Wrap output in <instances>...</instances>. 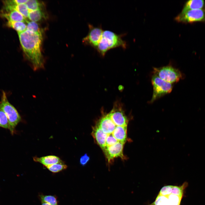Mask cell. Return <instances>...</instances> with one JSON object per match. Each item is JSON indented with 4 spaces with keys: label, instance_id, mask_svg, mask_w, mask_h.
Masks as SVG:
<instances>
[{
    "label": "cell",
    "instance_id": "obj_17",
    "mask_svg": "<svg viewBox=\"0 0 205 205\" xmlns=\"http://www.w3.org/2000/svg\"><path fill=\"white\" fill-rule=\"evenodd\" d=\"M44 16V13L40 9L29 11L28 18L30 21L36 22L40 20Z\"/></svg>",
    "mask_w": 205,
    "mask_h": 205
},
{
    "label": "cell",
    "instance_id": "obj_22",
    "mask_svg": "<svg viewBox=\"0 0 205 205\" xmlns=\"http://www.w3.org/2000/svg\"><path fill=\"white\" fill-rule=\"evenodd\" d=\"M40 198L41 202H46L51 205H58L57 198L54 196L40 195Z\"/></svg>",
    "mask_w": 205,
    "mask_h": 205
},
{
    "label": "cell",
    "instance_id": "obj_12",
    "mask_svg": "<svg viewBox=\"0 0 205 205\" xmlns=\"http://www.w3.org/2000/svg\"><path fill=\"white\" fill-rule=\"evenodd\" d=\"M1 16L8 21L28 22L26 19L19 11L15 9L5 11L2 10Z\"/></svg>",
    "mask_w": 205,
    "mask_h": 205
},
{
    "label": "cell",
    "instance_id": "obj_21",
    "mask_svg": "<svg viewBox=\"0 0 205 205\" xmlns=\"http://www.w3.org/2000/svg\"><path fill=\"white\" fill-rule=\"evenodd\" d=\"M187 183L185 182L180 186H172L171 194L182 198L184 190L187 187Z\"/></svg>",
    "mask_w": 205,
    "mask_h": 205
},
{
    "label": "cell",
    "instance_id": "obj_23",
    "mask_svg": "<svg viewBox=\"0 0 205 205\" xmlns=\"http://www.w3.org/2000/svg\"><path fill=\"white\" fill-rule=\"evenodd\" d=\"M167 197L168 198V205H180L182 198L172 194Z\"/></svg>",
    "mask_w": 205,
    "mask_h": 205
},
{
    "label": "cell",
    "instance_id": "obj_13",
    "mask_svg": "<svg viewBox=\"0 0 205 205\" xmlns=\"http://www.w3.org/2000/svg\"><path fill=\"white\" fill-rule=\"evenodd\" d=\"M33 159L35 162L40 163L46 167L63 161L59 157L54 155H49L40 157H33Z\"/></svg>",
    "mask_w": 205,
    "mask_h": 205
},
{
    "label": "cell",
    "instance_id": "obj_19",
    "mask_svg": "<svg viewBox=\"0 0 205 205\" xmlns=\"http://www.w3.org/2000/svg\"><path fill=\"white\" fill-rule=\"evenodd\" d=\"M13 8L20 13L26 19L28 18L29 11L26 3L17 5L14 6Z\"/></svg>",
    "mask_w": 205,
    "mask_h": 205
},
{
    "label": "cell",
    "instance_id": "obj_30",
    "mask_svg": "<svg viewBox=\"0 0 205 205\" xmlns=\"http://www.w3.org/2000/svg\"><path fill=\"white\" fill-rule=\"evenodd\" d=\"M41 205H51L50 204L44 202H42Z\"/></svg>",
    "mask_w": 205,
    "mask_h": 205
},
{
    "label": "cell",
    "instance_id": "obj_27",
    "mask_svg": "<svg viewBox=\"0 0 205 205\" xmlns=\"http://www.w3.org/2000/svg\"><path fill=\"white\" fill-rule=\"evenodd\" d=\"M118 142L113 136L112 134L108 135L106 141V146L103 150L104 151L108 147L115 144Z\"/></svg>",
    "mask_w": 205,
    "mask_h": 205
},
{
    "label": "cell",
    "instance_id": "obj_16",
    "mask_svg": "<svg viewBox=\"0 0 205 205\" xmlns=\"http://www.w3.org/2000/svg\"><path fill=\"white\" fill-rule=\"evenodd\" d=\"M7 26L15 30L18 33L22 32L26 30V24L25 22L8 21Z\"/></svg>",
    "mask_w": 205,
    "mask_h": 205
},
{
    "label": "cell",
    "instance_id": "obj_4",
    "mask_svg": "<svg viewBox=\"0 0 205 205\" xmlns=\"http://www.w3.org/2000/svg\"><path fill=\"white\" fill-rule=\"evenodd\" d=\"M153 72L161 79L171 84L178 82L183 77L179 70L170 65L154 67Z\"/></svg>",
    "mask_w": 205,
    "mask_h": 205
},
{
    "label": "cell",
    "instance_id": "obj_15",
    "mask_svg": "<svg viewBox=\"0 0 205 205\" xmlns=\"http://www.w3.org/2000/svg\"><path fill=\"white\" fill-rule=\"evenodd\" d=\"M205 9V2L203 0H190L187 1L182 11Z\"/></svg>",
    "mask_w": 205,
    "mask_h": 205
},
{
    "label": "cell",
    "instance_id": "obj_9",
    "mask_svg": "<svg viewBox=\"0 0 205 205\" xmlns=\"http://www.w3.org/2000/svg\"><path fill=\"white\" fill-rule=\"evenodd\" d=\"M124 144L120 142H118L103 151L108 163L116 157H120L123 159H125L123 153Z\"/></svg>",
    "mask_w": 205,
    "mask_h": 205
},
{
    "label": "cell",
    "instance_id": "obj_3",
    "mask_svg": "<svg viewBox=\"0 0 205 205\" xmlns=\"http://www.w3.org/2000/svg\"><path fill=\"white\" fill-rule=\"evenodd\" d=\"M2 96L0 109L6 114L8 121L9 129L13 134L16 126L20 121L21 117L16 108L9 102L4 91Z\"/></svg>",
    "mask_w": 205,
    "mask_h": 205
},
{
    "label": "cell",
    "instance_id": "obj_20",
    "mask_svg": "<svg viewBox=\"0 0 205 205\" xmlns=\"http://www.w3.org/2000/svg\"><path fill=\"white\" fill-rule=\"evenodd\" d=\"M26 4L29 11L41 9L42 4L38 0H28Z\"/></svg>",
    "mask_w": 205,
    "mask_h": 205
},
{
    "label": "cell",
    "instance_id": "obj_10",
    "mask_svg": "<svg viewBox=\"0 0 205 205\" xmlns=\"http://www.w3.org/2000/svg\"><path fill=\"white\" fill-rule=\"evenodd\" d=\"M102 114L96 125L108 135L112 134L117 126L112 121L108 113Z\"/></svg>",
    "mask_w": 205,
    "mask_h": 205
},
{
    "label": "cell",
    "instance_id": "obj_6",
    "mask_svg": "<svg viewBox=\"0 0 205 205\" xmlns=\"http://www.w3.org/2000/svg\"><path fill=\"white\" fill-rule=\"evenodd\" d=\"M175 19L178 22L184 23L205 22V9L181 11Z\"/></svg>",
    "mask_w": 205,
    "mask_h": 205
},
{
    "label": "cell",
    "instance_id": "obj_2",
    "mask_svg": "<svg viewBox=\"0 0 205 205\" xmlns=\"http://www.w3.org/2000/svg\"><path fill=\"white\" fill-rule=\"evenodd\" d=\"M126 42L122 39L121 35L110 31H104L101 39L96 50L102 56L109 50L118 47L125 49Z\"/></svg>",
    "mask_w": 205,
    "mask_h": 205
},
{
    "label": "cell",
    "instance_id": "obj_1",
    "mask_svg": "<svg viewBox=\"0 0 205 205\" xmlns=\"http://www.w3.org/2000/svg\"><path fill=\"white\" fill-rule=\"evenodd\" d=\"M20 42L27 59L34 70L43 68L44 61L41 46L42 32L35 33L27 30L18 33Z\"/></svg>",
    "mask_w": 205,
    "mask_h": 205
},
{
    "label": "cell",
    "instance_id": "obj_8",
    "mask_svg": "<svg viewBox=\"0 0 205 205\" xmlns=\"http://www.w3.org/2000/svg\"><path fill=\"white\" fill-rule=\"evenodd\" d=\"M88 33L83 39L82 42L84 45L90 46L96 49L104 30L100 27H95L90 24H88Z\"/></svg>",
    "mask_w": 205,
    "mask_h": 205
},
{
    "label": "cell",
    "instance_id": "obj_29",
    "mask_svg": "<svg viewBox=\"0 0 205 205\" xmlns=\"http://www.w3.org/2000/svg\"><path fill=\"white\" fill-rule=\"evenodd\" d=\"M89 159V157L87 155V154L86 153L81 156L80 158V163L82 165L84 166L88 163Z\"/></svg>",
    "mask_w": 205,
    "mask_h": 205
},
{
    "label": "cell",
    "instance_id": "obj_25",
    "mask_svg": "<svg viewBox=\"0 0 205 205\" xmlns=\"http://www.w3.org/2000/svg\"><path fill=\"white\" fill-rule=\"evenodd\" d=\"M168 204L167 197L159 194L154 202L150 205H168Z\"/></svg>",
    "mask_w": 205,
    "mask_h": 205
},
{
    "label": "cell",
    "instance_id": "obj_14",
    "mask_svg": "<svg viewBox=\"0 0 205 205\" xmlns=\"http://www.w3.org/2000/svg\"><path fill=\"white\" fill-rule=\"evenodd\" d=\"M127 126H116L112 134L118 142L124 144L127 139Z\"/></svg>",
    "mask_w": 205,
    "mask_h": 205
},
{
    "label": "cell",
    "instance_id": "obj_24",
    "mask_svg": "<svg viewBox=\"0 0 205 205\" xmlns=\"http://www.w3.org/2000/svg\"><path fill=\"white\" fill-rule=\"evenodd\" d=\"M26 30L35 33L41 32L38 23L32 21L27 22Z\"/></svg>",
    "mask_w": 205,
    "mask_h": 205
},
{
    "label": "cell",
    "instance_id": "obj_18",
    "mask_svg": "<svg viewBox=\"0 0 205 205\" xmlns=\"http://www.w3.org/2000/svg\"><path fill=\"white\" fill-rule=\"evenodd\" d=\"M67 167V165L63 161L48 165L46 167L51 172L57 173L66 169Z\"/></svg>",
    "mask_w": 205,
    "mask_h": 205
},
{
    "label": "cell",
    "instance_id": "obj_11",
    "mask_svg": "<svg viewBox=\"0 0 205 205\" xmlns=\"http://www.w3.org/2000/svg\"><path fill=\"white\" fill-rule=\"evenodd\" d=\"M92 135L96 143L103 151L106 146V141L108 135L96 125L93 128Z\"/></svg>",
    "mask_w": 205,
    "mask_h": 205
},
{
    "label": "cell",
    "instance_id": "obj_5",
    "mask_svg": "<svg viewBox=\"0 0 205 205\" xmlns=\"http://www.w3.org/2000/svg\"><path fill=\"white\" fill-rule=\"evenodd\" d=\"M151 82L153 87L152 97L150 101V103L158 98L170 93L173 88L172 84L166 82L153 74Z\"/></svg>",
    "mask_w": 205,
    "mask_h": 205
},
{
    "label": "cell",
    "instance_id": "obj_28",
    "mask_svg": "<svg viewBox=\"0 0 205 205\" xmlns=\"http://www.w3.org/2000/svg\"><path fill=\"white\" fill-rule=\"evenodd\" d=\"M172 186L167 185L163 186L160 190L159 194L166 196H168L171 194Z\"/></svg>",
    "mask_w": 205,
    "mask_h": 205
},
{
    "label": "cell",
    "instance_id": "obj_26",
    "mask_svg": "<svg viewBox=\"0 0 205 205\" xmlns=\"http://www.w3.org/2000/svg\"><path fill=\"white\" fill-rule=\"evenodd\" d=\"M0 127L9 129V124L7 117L3 111L0 109Z\"/></svg>",
    "mask_w": 205,
    "mask_h": 205
},
{
    "label": "cell",
    "instance_id": "obj_7",
    "mask_svg": "<svg viewBox=\"0 0 205 205\" xmlns=\"http://www.w3.org/2000/svg\"><path fill=\"white\" fill-rule=\"evenodd\" d=\"M113 122L117 126H127L128 119L122 105L119 101L114 102L113 107L108 113Z\"/></svg>",
    "mask_w": 205,
    "mask_h": 205
}]
</instances>
